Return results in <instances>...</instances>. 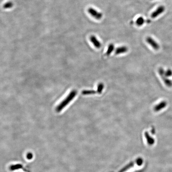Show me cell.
Here are the masks:
<instances>
[{
    "mask_svg": "<svg viewBox=\"0 0 172 172\" xmlns=\"http://www.w3.org/2000/svg\"><path fill=\"white\" fill-rule=\"evenodd\" d=\"M33 157V155L32 153H28L27 155V158L28 160H31Z\"/></svg>",
    "mask_w": 172,
    "mask_h": 172,
    "instance_id": "cell-15",
    "label": "cell"
},
{
    "mask_svg": "<svg viewBox=\"0 0 172 172\" xmlns=\"http://www.w3.org/2000/svg\"><path fill=\"white\" fill-rule=\"evenodd\" d=\"M167 106V103L165 101L161 102L155 106L154 108V110L155 111H159L163 108H164Z\"/></svg>",
    "mask_w": 172,
    "mask_h": 172,
    "instance_id": "cell-7",
    "label": "cell"
},
{
    "mask_svg": "<svg viewBox=\"0 0 172 172\" xmlns=\"http://www.w3.org/2000/svg\"><path fill=\"white\" fill-rule=\"evenodd\" d=\"M77 94V91L76 90H73L70 92L68 96L63 100L60 104L56 108V111L59 112L62 111L68 104L73 100L76 95Z\"/></svg>",
    "mask_w": 172,
    "mask_h": 172,
    "instance_id": "cell-1",
    "label": "cell"
},
{
    "mask_svg": "<svg viewBox=\"0 0 172 172\" xmlns=\"http://www.w3.org/2000/svg\"><path fill=\"white\" fill-rule=\"evenodd\" d=\"M13 6V3L12 2H8L6 3L3 5L4 9H11L12 7Z\"/></svg>",
    "mask_w": 172,
    "mask_h": 172,
    "instance_id": "cell-13",
    "label": "cell"
},
{
    "mask_svg": "<svg viewBox=\"0 0 172 172\" xmlns=\"http://www.w3.org/2000/svg\"><path fill=\"white\" fill-rule=\"evenodd\" d=\"M128 48L126 46H123L117 47L115 50V54L119 55L120 54H124L127 52L128 51Z\"/></svg>",
    "mask_w": 172,
    "mask_h": 172,
    "instance_id": "cell-6",
    "label": "cell"
},
{
    "mask_svg": "<svg viewBox=\"0 0 172 172\" xmlns=\"http://www.w3.org/2000/svg\"><path fill=\"white\" fill-rule=\"evenodd\" d=\"M165 11V7L163 6H161L159 7L154 12H153L151 15V17L153 18H155L158 17L159 15L162 14Z\"/></svg>",
    "mask_w": 172,
    "mask_h": 172,
    "instance_id": "cell-3",
    "label": "cell"
},
{
    "mask_svg": "<svg viewBox=\"0 0 172 172\" xmlns=\"http://www.w3.org/2000/svg\"><path fill=\"white\" fill-rule=\"evenodd\" d=\"M88 13L91 15L92 17L97 20H100L103 18V14L101 12L96 10L93 8H89L87 10Z\"/></svg>",
    "mask_w": 172,
    "mask_h": 172,
    "instance_id": "cell-2",
    "label": "cell"
},
{
    "mask_svg": "<svg viewBox=\"0 0 172 172\" xmlns=\"http://www.w3.org/2000/svg\"><path fill=\"white\" fill-rule=\"evenodd\" d=\"M115 49V46L113 44H110L108 46V49H107V51L106 52V55L107 56H109L110 55V54L113 52L114 50Z\"/></svg>",
    "mask_w": 172,
    "mask_h": 172,
    "instance_id": "cell-8",
    "label": "cell"
},
{
    "mask_svg": "<svg viewBox=\"0 0 172 172\" xmlns=\"http://www.w3.org/2000/svg\"><path fill=\"white\" fill-rule=\"evenodd\" d=\"M23 165L21 164H16V165H12L10 167V169L11 171H14L18 170L19 169L23 168Z\"/></svg>",
    "mask_w": 172,
    "mask_h": 172,
    "instance_id": "cell-11",
    "label": "cell"
},
{
    "mask_svg": "<svg viewBox=\"0 0 172 172\" xmlns=\"http://www.w3.org/2000/svg\"><path fill=\"white\" fill-rule=\"evenodd\" d=\"M104 85L103 83H100L98 85L97 92L98 94H101L104 89Z\"/></svg>",
    "mask_w": 172,
    "mask_h": 172,
    "instance_id": "cell-12",
    "label": "cell"
},
{
    "mask_svg": "<svg viewBox=\"0 0 172 172\" xmlns=\"http://www.w3.org/2000/svg\"><path fill=\"white\" fill-rule=\"evenodd\" d=\"M172 71L171 70H168L166 72L165 75L166 77H169L172 75Z\"/></svg>",
    "mask_w": 172,
    "mask_h": 172,
    "instance_id": "cell-14",
    "label": "cell"
},
{
    "mask_svg": "<svg viewBox=\"0 0 172 172\" xmlns=\"http://www.w3.org/2000/svg\"><path fill=\"white\" fill-rule=\"evenodd\" d=\"M145 23V20L142 17L138 18L136 21V24L138 26H141Z\"/></svg>",
    "mask_w": 172,
    "mask_h": 172,
    "instance_id": "cell-10",
    "label": "cell"
},
{
    "mask_svg": "<svg viewBox=\"0 0 172 172\" xmlns=\"http://www.w3.org/2000/svg\"><path fill=\"white\" fill-rule=\"evenodd\" d=\"M146 42L149 44L154 49L158 50L159 48V46L158 43L153 39L150 37H148L146 38Z\"/></svg>",
    "mask_w": 172,
    "mask_h": 172,
    "instance_id": "cell-4",
    "label": "cell"
},
{
    "mask_svg": "<svg viewBox=\"0 0 172 172\" xmlns=\"http://www.w3.org/2000/svg\"><path fill=\"white\" fill-rule=\"evenodd\" d=\"M90 40L91 43L95 46V47L99 49L101 47V44L97 38L94 35H91L90 37Z\"/></svg>",
    "mask_w": 172,
    "mask_h": 172,
    "instance_id": "cell-5",
    "label": "cell"
},
{
    "mask_svg": "<svg viewBox=\"0 0 172 172\" xmlns=\"http://www.w3.org/2000/svg\"><path fill=\"white\" fill-rule=\"evenodd\" d=\"M96 93H97V91L94 90H84L82 92V94L84 95L95 94Z\"/></svg>",
    "mask_w": 172,
    "mask_h": 172,
    "instance_id": "cell-9",
    "label": "cell"
}]
</instances>
